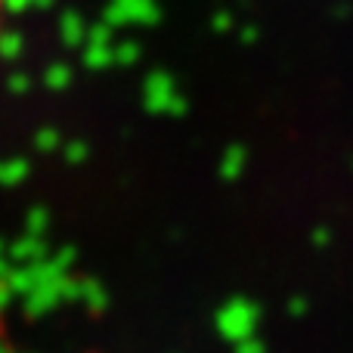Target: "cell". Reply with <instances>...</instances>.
I'll use <instances>...</instances> for the list:
<instances>
[{"label":"cell","instance_id":"obj_1","mask_svg":"<svg viewBox=\"0 0 353 353\" xmlns=\"http://www.w3.org/2000/svg\"><path fill=\"white\" fill-rule=\"evenodd\" d=\"M0 3H3V0H0Z\"/></svg>","mask_w":353,"mask_h":353}]
</instances>
